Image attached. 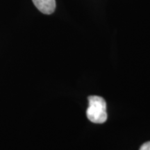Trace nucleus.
<instances>
[{"label": "nucleus", "mask_w": 150, "mask_h": 150, "mask_svg": "<svg viewBox=\"0 0 150 150\" xmlns=\"http://www.w3.org/2000/svg\"><path fill=\"white\" fill-rule=\"evenodd\" d=\"M88 107L86 115L92 122L102 124L107 120L106 103L102 97L96 95L88 97Z\"/></svg>", "instance_id": "1"}, {"label": "nucleus", "mask_w": 150, "mask_h": 150, "mask_svg": "<svg viewBox=\"0 0 150 150\" xmlns=\"http://www.w3.org/2000/svg\"><path fill=\"white\" fill-rule=\"evenodd\" d=\"M139 150H150V141L146 142L142 144Z\"/></svg>", "instance_id": "3"}, {"label": "nucleus", "mask_w": 150, "mask_h": 150, "mask_svg": "<svg viewBox=\"0 0 150 150\" xmlns=\"http://www.w3.org/2000/svg\"><path fill=\"white\" fill-rule=\"evenodd\" d=\"M35 7L44 14L53 13L56 8L55 0H32Z\"/></svg>", "instance_id": "2"}]
</instances>
